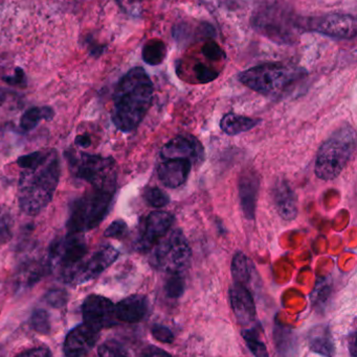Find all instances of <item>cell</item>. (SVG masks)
I'll return each mask as SVG.
<instances>
[{
	"label": "cell",
	"instance_id": "8992f818",
	"mask_svg": "<svg viewBox=\"0 0 357 357\" xmlns=\"http://www.w3.org/2000/svg\"><path fill=\"white\" fill-rule=\"evenodd\" d=\"M66 156L75 178L94 188L117 189V167L112 158L86 153H68Z\"/></svg>",
	"mask_w": 357,
	"mask_h": 357
},
{
	"label": "cell",
	"instance_id": "d6986e66",
	"mask_svg": "<svg viewBox=\"0 0 357 357\" xmlns=\"http://www.w3.org/2000/svg\"><path fill=\"white\" fill-rule=\"evenodd\" d=\"M149 302L145 296L132 295L115 305V314L119 322L133 324L146 317Z\"/></svg>",
	"mask_w": 357,
	"mask_h": 357
},
{
	"label": "cell",
	"instance_id": "cb8c5ba5",
	"mask_svg": "<svg viewBox=\"0 0 357 357\" xmlns=\"http://www.w3.org/2000/svg\"><path fill=\"white\" fill-rule=\"evenodd\" d=\"M142 56L143 60L147 64L152 65V66L161 64L167 56V46L161 40H149L143 47Z\"/></svg>",
	"mask_w": 357,
	"mask_h": 357
},
{
	"label": "cell",
	"instance_id": "7402d4cb",
	"mask_svg": "<svg viewBox=\"0 0 357 357\" xmlns=\"http://www.w3.org/2000/svg\"><path fill=\"white\" fill-rule=\"evenodd\" d=\"M309 345L312 351L321 356L333 357L335 344L333 337L326 328H314V333H310Z\"/></svg>",
	"mask_w": 357,
	"mask_h": 357
},
{
	"label": "cell",
	"instance_id": "5bb4252c",
	"mask_svg": "<svg viewBox=\"0 0 357 357\" xmlns=\"http://www.w3.org/2000/svg\"><path fill=\"white\" fill-rule=\"evenodd\" d=\"M161 157L166 159H188L192 163L201 162L205 157L201 142L191 135H180L163 146Z\"/></svg>",
	"mask_w": 357,
	"mask_h": 357
},
{
	"label": "cell",
	"instance_id": "e0dca14e",
	"mask_svg": "<svg viewBox=\"0 0 357 357\" xmlns=\"http://www.w3.org/2000/svg\"><path fill=\"white\" fill-rule=\"evenodd\" d=\"M260 178L254 172H245L239 180V199L241 209L247 220H254L257 207Z\"/></svg>",
	"mask_w": 357,
	"mask_h": 357
},
{
	"label": "cell",
	"instance_id": "277c9868",
	"mask_svg": "<svg viewBox=\"0 0 357 357\" xmlns=\"http://www.w3.org/2000/svg\"><path fill=\"white\" fill-rule=\"evenodd\" d=\"M303 75L302 70L282 63H264L239 75V81L262 96L282 94Z\"/></svg>",
	"mask_w": 357,
	"mask_h": 357
},
{
	"label": "cell",
	"instance_id": "3957f363",
	"mask_svg": "<svg viewBox=\"0 0 357 357\" xmlns=\"http://www.w3.org/2000/svg\"><path fill=\"white\" fill-rule=\"evenodd\" d=\"M356 144V131L351 126H345L333 132L316 155L314 167L316 177L325 181L337 178L351 160Z\"/></svg>",
	"mask_w": 357,
	"mask_h": 357
},
{
	"label": "cell",
	"instance_id": "74e56055",
	"mask_svg": "<svg viewBox=\"0 0 357 357\" xmlns=\"http://www.w3.org/2000/svg\"><path fill=\"white\" fill-rule=\"evenodd\" d=\"M3 81L13 86L21 85V84H24L25 82L24 73H23L22 69L17 68L14 75L3 77Z\"/></svg>",
	"mask_w": 357,
	"mask_h": 357
},
{
	"label": "cell",
	"instance_id": "7c38bea8",
	"mask_svg": "<svg viewBox=\"0 0 357 357\" xmlns=\"http://www.w3.org/2000/svg\"><path fill=\"white\" fill-rule=\"evenodd\" d=\"M84 323L101 329L115 326L119 323L115 314V305L103 296L90 295L82 305Z\"/></svg>",
	"mask_w": 357,
	"mask_h": 357
},
{
	"label": "cell",
	"instance_id": "44dd1931",
	"mask_svg": "<svg viewBox=\"0 0 357 357\" xmlns=\"http://www.w3.org/2000/svg\"><path fill=\"white\" fill-rule=\"evenodd\" d=\"M259 123L260 119H254L231 112L222 117L220 121V128L228 135L236 136L254 129L259 125Z\"/></svg>",
	"mask_w": 357,
	"mask_h": 357
},
{
	"label": "cell",
	"instance_id": "1f68e13d",
	"mask_svg": "<svg viewBox=\"0 0 357 357\" xmlns=\"http://www.w3.org/2000/svg\"><path fill=\"white\" fill-rule=\"evenodd\" d=\"M46 303L52 307H62L67 302L66 291L63 289H52L45 295Z\"/></svg>",
	"mask_w": 357,
	"mask_h": 357
},
{
	"label": "cell",
	"instance_id": "603a6c76",
	"mask_svg": "<svg viewBox=\"0 0 357 357\" xmlns=\"http://www.w3.org/2000/svg\"><path fill=\"white\" fill-rule=\"evenodd\" d=\"M54 116V111L48 107H34V108L29 109L23 113L20 119V129L24 132L31 131L37 127L38 123L42 119L50 121Z\"/></svg>",
	"mask_w": 357,
	"mask_h": 357
},
{
	"label": "cell",
	"instance_id": "b9f144b4",
	"mask_svg": "<svg viewBox=\"0 0 357 357\" xmlns=\"http://www.w3.org/2000/svg\"><path fill=\"white\" fill-rule=\"evenodd\" d=\"M6 90L1 89L0 88V107L3 105V102H6Z\"/></svg>",
	"mask_w": 357,
	"mask_h": 357
},
{
	"label": "cell",
	"instance_id": "4dcf8cb0",
	"mask_svg": "<svg viewBox=\"0 0 357 357\" xmlns=\"http://www.w3.org/2000/svg\"><path fill=\"white\" fill-rule=\"evenodd\" d=\"M201 52L205 58L211 61H220L226 58L224 50L215 41L205 42L201 48Z\"/></svg>",
	"mask_w": 357,
	"mask_h": 357
},
{
	"label": "cell",
	"instance_id": "f1b7e54d",
	"mask_svg": "<svg viewBox=\"0 0 357 357\" xmlns=\"http://www.w3.org/2000/svg\"><path fill=\"white\" fill-rule=\"evenodd\" d=\"M31 325L40 335H48L50 331V314L45 310H36L31 316Z\"/></svg>",
	"mask_w": 357,
	"mask_h": 357
},
{
	"label": "cell",
	"instance_id": "484cf974",
	"mask_svg": "<svg viewBox=\"0 0 357 357\" xmlns=\"http://www.w3.org/2000/svg\"><path fill=\"white\" fill-rule=\"evenodd\" d=\"M14 218L6 206H0V245H6L12 239Z\"/></svg>",
	"mask_w": 357,
	"mask_h": 357
},
{
	"label": "cell",
	"instance_id": "ac0fdd59",
	"mask_svg": "<svg viewBox=\"0 0 357 357\" xmlns=\"http://www.w3.org/2000/svg\"><path fill=\"white\" fill-rule=\"evenodd\" d=\"M275 207L285 220H293L297 218L298 197L287 181L279 180L272 188Z\"/></svg>",
	"mask_w": 357,
	"mask_h": 357
},
{
	"label": "cell",
	"instance_id": "83f0119b",
	"mask_svg": "<svg viewBox=\"0 0 357 357\" xmlns=\"http://www.w3.org/2000/svg\"><path fill=\"white\" fill-rule=\"evenodd\" d=\"M169 275L170 277L166 282V294L168 297L175 299V298L180 297L184 293V278H182V273H173V274Z\"/></svg>",
	"mask_w": 357,
	"mask_h": 357
},
{
	"label": "cell",
	"instance_id": "4fadbf2b",
	"mask_svg": "<svg viewBox=\"0 0 357 357\" xmlns=\"http://www.w3.org/2000/svg\"><path fill=\"white\" fill-rule=\"evenodd\" d=\"M100 337V331L84 324L69 331L63 345V352L66 357H83L96 346Z\"/></svg>",
	"mask_w": 357,
	"mask_h": 357
},
{
	"label": "cell",
	"instance_id": "e575fe53",
	"mask_svg": "<svg viewBox=\"0 0 357 357\" xmlns=\"http://www.w3.org/2000/svg\"><path fill=\"white\" fill-rule=\"evenodd\" d=\"M194 71L197 79L201 83H209V82L214 81L218 77V73H216L214 69L205 66V64H197L194 67Z\"/></svg>",
	"mask_w": 357,
	"mask_h": 357
},
{
	"label": "cell",
	"instance_id": "9c48e42d",
	"mask_svg": "<svg viewBox=\"0 0 357 357\" xmlns=\"http://www.w3.org/2000/svg\"><path fill=\"white\" fill-rule=\"evenodd\" d=\"M83 233H67L50 245V262L63 273L79 264L87 255Z\"/></svg>",
	"mask_w": 357,
	"mask_h": 357
},
{
	"label": "cell",
	"instance_id": "6da1fadb",
	"mask_svg": "<svg viewBox=\"0 0 357 357\" xmlns=\"http://www.w3.org/2000/svg\"><path fill=\"white\" fill-rule=\"evenodd\" d=\"M18 203L27 215H37L52 202L60 178V161L54 150L38 151L20 157Z\"/></svg>",
	"mask_w": 357,
	"mask_h": 357
},
{
	"label": "cell",
	"instance_id": "60d3db41",
	"mask_svg": "<svg viewBox=\"0 0 357 357\" xmlns=\"http://www.w3.org/2000/svg\"><path fill=\"white\" fill-rule=\"evenodd\" d=\"M350 345L352 346L351 347V354L352 356L356 357V333H354V335H352L351 341L349 342Z\"/></svg>",
	"mask_w": 357,
	"mask_h": 357
},
{
	"label": "cell",
	"instance_id": "9a60e30c",
	"mask_svg": "<svg viewBox=\"0 0 357 357\" xmlns=\"http://www.w3.org/2000/svg\"><path fill=\"white\" fill-rule=\"evenodd\" d=\"M231 305L241 326L249 327L255 322L257 310L251 289L234 283L230 289Z\"/></svg>",
	"mask_w": 357,
	"mask_h": 357
},
{
	"label": "cell",
	"instance_id": "8d00e7d4",
	"mask_svg": "<svg viewBox=\"0 0 357 357\" xmlns=\"http://www.w3.org/2000/svg\"><path fill=\"white\" fill-rule=\"evenodd\" d=\"M50 349L46 347L34 348V349L27 350V351L21 352L18 356L15 357H50Z\"/></svg>",
	"mask_w": 357,
	"mask_h": 357
},
{
	"label": "cell",
	"instance_id": "5b68a950",
	"mask_svg": "<svg viewBox=\"0 0 357 357\" xmlns=\"http://www.w3.org/2000/svg\"><path fill=\"white\" fill-rule=\"evenodd\" d=\"M117 189L94 188L75 202L67 222V233H84L103 222L112 204Z\"/></svg>",
	"mask_w": 357,
	"mask_h": 357
},
{
	"label": "cell",
	"instance_id": "ab89813d",
	"mask_svg": "<svg viewBox=\"0 0 357 357\" xmlns=\"http://www.w3.org/2000/svg\"><path fill=\"white\" fill-rule=\"evenodd\" d=\"M75 144L81 148H87L92 144V138L89 137V135H85V134L78 135L75 138Z\"/></svg>",
	"mask_w": 357,
	"mask_h": 357
},
{
	"label": "cell",
	"instance_id": "f546056e",
	"mask_svg": "<svg viewBox=\"0 0 357 357\" xmlns=\"http://www.w3.org/2000/svg\"><path fill=\"white\" fill-rule=\"evenodd\" d=\"M99 357H129L127 352L119 344L108 341L99 347Z\"/></svg>",
	"mask_w": 357,
	"mask_h": 357
},
{
	"label": "cell",
	"instance_id": "d6a6232c",
	"mask_svg": "<svg viewBox=\"0 0 357 357\" xmlns=\"http://www.w3.org/2000/svg\"><path fill=\"white\" fill-rule=\"evenodd\" d=\"M128 227L124 220H117L106 229L105 236L111 237V238H122L127 233Z\"/></svg>",
	"mask_w": 357,
	"mask_h": 357
},
{
	"label": "cell",
	"instance_id": "8fae6325",
	"mask_svg": "<svg viewBox=\"0 0 357 357\" xmlns=\"http://www.w3.org/2000/svg\"><path fill=\"white\" fill-rule=\"evenodd\" d=\"M174 216L169 212L153 211L143 222L140 234L136 239V250L146 252L152 249L171 229Z\"/></svg>",
	"mask_w": 357,
	"mask_h": 357
},
{
	"label": "cell",
	"instance_id": "7a4b0ae2",
	"mask_svg": "<svg viewBox=\"0 0 357 357\" xmlns=\"http://www.w3.org/2000/svg\"><path fill=\"white\" fill-rule=\"evenodd\" d=\"M154 86L142 67L130 69L115 88L112 121L122 132L129 133L140 125L151 105Z\"/></svg>",
	"mask_w": 357,
	"mask_h": 357
},
{
	"label": "cell",
	"instance_id": "52a82bcc",
	"mask_svg": "<svg viewBox=\"0 0 357 357\" xmlns=\"http://www.w3.org/2000/svg\"><path fill=\"white\" fill-rule=\"evenodd\" d=\"M153 248L150 264L156 270L173 274L182 273L188 266L190 245L180 229L168 232Z\"/></svg>",
	"mask_w": 357,
	"mask_h": 357
},
{
	"label": "cell",
	"instance_id": "d590c367",
	"mask_svg": "<svg viewBox=\"0 0 357 357\" xmlns=\"http://www.w3.org/2000/svg\"><path fill=\"white\" fill-rule=\"evenodd\" d=\"M153 337L161 343L171 344L174 341L173 333L167 327L161 326V325H154L152 331Z\"/></svg>",
	"mask_w": 357,
	"mask_h": 357
},
{
	"label": "cell",
	"instance_id": "836d02e7",
	"mask_svg": "<svg viewBox=\"0 0 357 357\" xmlns=\"http://www.w3.org/2000/svg\"><path fill=\"white\" fill-rule=\"evenodd\" d=\"M119 8L126 13V14L132 15V16H138L142 13L143 1L144 0H117Z\"/></svg>",
	"mask_w": 357,
	"mask_h": 357
},
{
	"label": "cell",
	"instance_id": "ffe728a7",
	"mask_svg": "<svg viewBox=\"0 0 357 357\" xmlns=\"http://www.w3.org/2000/svg\"><path fill=\"white\" fill-rule=\"evenodd\" d=\"M232 275L234 283L245 285L249 289V285L253 284L257 278V272L253 261L242 252H238L233 257Z\"/></svg>",
	"mask_w": 357,
	"mask_h": 357
},
{
	"label": "cell",
	"instance_id": "4316f807",
	"mask_svg": "<svg viewBox=\"0 0 357 357\" xmlns=\"http://www.w3.org/2000/svg\"><path fill=\"white\" fill-rule=\"evenodd\" d=\"M144 199L149 205L154 208H163L170 203V197L159 187H148L144 191Z\"/></svg>",
	"mask_w": 357,
	"mask_h": 357
},
{
	"label": "cell",
	"instance_id": "2e32d148",
	"mask_svg": "<svg viewBox=\"0 0 357 357\" xmlns=\"http://www.w3.org/2000/svg\"><path fill=\"white\" fill-rule=\"evenodd\" d=\"M193 163L188 159H166L157 169L159 181L169 188H177L190 175Z\"/></svg>",
	"mask_w": 357,
	"mask_h": 357
},
{
	"label": "cell",
	"instance_id": "ba28073f",
	"mask_svg": "<svg viewBox=\"0 0 357 357\" xmlns=\"http://www.w3.org/2000/svg\"><path fill=\"white\" fill-rule=\"evenodd\" d=\"M119 257V252L110 245H102L94 255L73 266L67 272L63 273V278L69 284H82L96 278L108 268Z\"/></svg>",
	"mask_w": 357,
	"mask_h": 357
},
{
	"label": "cell",
	"instance_id": "d4e9b609",
	"mask_svg": "<svg viewBox=\"0 0 357 357\" xmlns=\"http://www.w3.org/2000/svg\"><path fill=\"white\" fill-rule=\"evenodd\" d=\"M243 339L247 342V347L255 357H270L268 348L261 340L259 326L251 327L242 331Z\"/></svg>",
	"mask_w": 357,
	"mask_h": 357
},
{
	"label": "cell",
	"instance_id": "30bf717a",
	"mask_svg": "<svg viewBox=\"0 0 357 357\" xmlns=\"http://www.w3.org/2000/svg\"><path fill=\"white\" fill-rule=\"evenodd\" d=\"M306 27L327 37L350 40L356 38L357 21L352 15L329 14L320 18L309 19Z\"/></svg>",
	"mask_w": 357,
	"mask_h": 357
},
{
	"label": "cell",
	"instance_id": "f35d334b",
	"mask_svg": "<svg viewBox=\"0 0 357 357\" xmlns=\"http://www.w3.org/2000/svg\"><path fill=\"white\" fill-rule=\"evenodd\" d=\"M140 357H172L167 352L161 350V348L153 347V346H150V347L146 348V349L143 351L142 356Z\"/></svg>",
	"mask_w": 357,
	"mask_h": 357
}]
</instances>
